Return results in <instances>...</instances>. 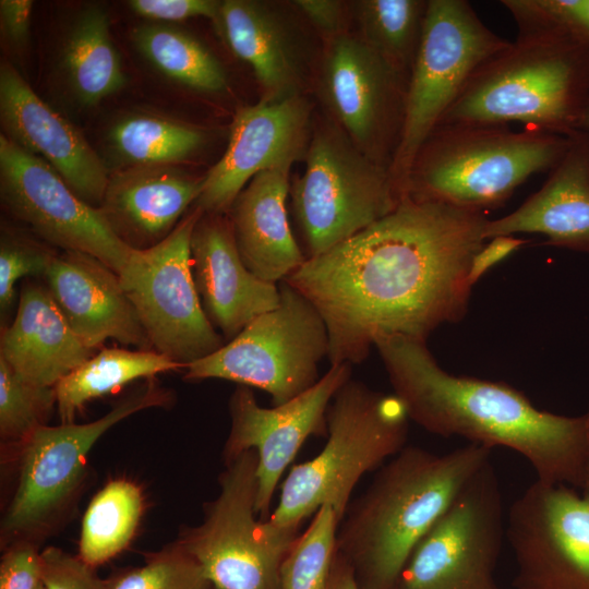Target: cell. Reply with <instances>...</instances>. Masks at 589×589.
Wrapping results in <instances>:
<instances>
[{"instance_id": "obj_43", "label": "cell", "mask_w": 589, "mask_h": 589, "mask_svg": "<svg viewBox=\"0 0 589 589\" xmlns=\"http://www.w3.org/2000/svg\"><path fill=\"white\" fill-rule=\"evenodd\" d=\"M579 130L589 131V100L585 108V111L580 121Z\"/></svg>"}, {"instance_id": "obj_7", "label": "cell", "mask_w": 589, "mask_h": 589, "mask_svg": "<svg viewBox=\"0 0 589 589\" xmlns=\"http://www.w3.org/2000/svg\"><path fill=\"white\" fill-rule=\"evenodd\" d=\"M172 401V392L151 377L100 418L81 424L40 426L12 448L16 453L17 478L1 519V546L15 541L39 545L73 506L95 443L130 416L149 408L168 407Z\"/></svg>"}, {"instance_id": "obj_17", "label": "cell", "mask_w": 589, "mask_h": 589, "mask_svg": "<svg viewBox=\"0 0 589 589\" xmlns=\"http://www.w3.org/2000/svg\"><path fill=\"white\" fill-rule=\"evenodd\" d=\"M408 79L361 37L338 34L323 63L322 93L340 128L389 170L404 118Z\"/></svg>"}, {"instance_id": "obj_37", "label": "cell", "mask_w": 589, "mask_h": 589, "mask_svg": "<svg viewBox=\"0 0 589 589\" xmlns=\"http://www.w3.org/2000/svg\"><path fill=\"white\" fill-rule=\"evenodd\" d=\"M40 565L44 589H107L96 568L60 548L40 550Z\"/></svg>"}, {"instance_id": "obj_9", "label": "cell", "mask_w": 589, "mask_h": 589, "mask_svg": "<svg viewBox=\"0 0 589 589\" xmlns=\"http://www.w3.org/2000/svg\"><path fill=\"white\" fill-rule=\"evenodd\" d=\"M510 41L496 35L465 0H428L411 68L399 142L389 173L401 194L422 145L473 72Z\"/></svg>"}, {"instance_id": "obj_8", "label": "cell", "mask_w": 589, "mask_h": 589, "mask_svg": "<svg viewBox=\"0 0 589 589\" xmlns=\"http://www.w3.org/2000/svg\"><path fill=\"white\" fill-rule=\"evenodd\" d=\"M296 218L315 257L393 212L404 196L387 167L362 152L336 125L318 128L305 170L290 185Z\"/></svg>"}, {"instance_id": "obj_28", "label": "cell", "mask_w": 589, "mask_h": 589, "mask_svg": "<svg viewBox=\"0 0 589 589\" xmlns=\"http://www.w3.org/2000/svg\"><path fill=\"white\" fill-rule=\"evenodd\" d=\"M62 61L68 81L84 105H96L125 84L107 14L99 7L77 16L67 37Z\"/></svg>"}, {"instance_id": "obj_35", "label": "cell", "mask_w": 589, "mask_h": 589, "mask_svg": "<svg viewBox=\"0 0 589 589\" xmlns=\"http://www.w3.org/2000/svg\"><path fill=\"white\" fill-rule=\"evenodd\" d=\"M107 589H214L200 564L175 540L144 554L135 567L106 578Z\"/></svg>"}, {"instance_id": "obj_12", "label": "cell", "mask_w": 589, "mask_h": 589, "mask_svg": "<svg viewBox=\"0 0 589 589\" xmlns=\"http://www.w3.org/2000/svg\"><path fill=\"white\" fill-rule=\"evenodd\" d=\"M202 213L195 206L159 243L135 250L119 275L152 349L183 369L226 344L206 316L193 279L191 238Z\"/></svg>"}, {"instance_id": "obj_21", "label": "cell", "mask_w": 589, "mask_h": 589, "mask_svg": "<svg viewBox=\"0 0 589 589\" xmlns=\"http://www.w3.org/2000/svg\"><path fill=\"white\" fill-rule=\"evenodd\" d=\"M47 288L77 338L91 349L107 339L152 349L120 277L82 252L56 254L44 276Z\"/></svg>"}, {"instance_id": "obj_40", "label": "cell", "mask_w": 589, "mask_h": 589, "mask_svg": "<svg viewBox=\"0 0 589 589\" xmlns=\"http://www.w3.org/2000/svg\"><path fill=\"white\" fill-rule=\"evenodd\" d=\"M33 1L1 0L0 20L5 37L17 47L27 43L29 35Z\"/></svg>"}, {"instance_id": "obj_20", "label": "cell", "mask_w": 589, "mask_h": 589, "mask_svg": "<svg viewBox=\"0 0 589 589\" xmlns=\"http://www.w3.org/2000/svg\"><path fill=\"white\" fill-rule=\"evenodd\" d=\"M192 273L204 312L227 341L278 306L277 284L244 265L227 214L202 213L191 238Z\"/></svg>"}, {"instance_id": "obj_1", "label": "cell", "mask_w": 589, "mask_h": 589, "mask_svg": "<svg viewBox=\"0 0 589 589\" xmlns=\"http://www.w3.org/2000/svg\"><path fill=\"white\" fill-rule=\"evenodd\" d=\"M484 213L405 194L350 239L308 259L284 281L323 317L330 365L363 362L382 337L425 340L460 320L486 272Z\"/></svg>"}, {"instance_id": "obj_32", "label": "cell", "mask_w": 589, "mask_h": 589, "mask_svg": "<svg viewBox=\"0 0 589 589\" xmlns=\"http://www.w3.org/2000/svg\"><path fill=\"white\" fill-rule=\"evenodd\" d=\"M356 7L361 38L408 79L420 46L428 1L361 0Z\"/></svg>"}, {"instance_id": "obj_19", "label": "cell", "mask_w": 589, "mask_h": 589, "mask_svg": "<svg viewBox=\"0 0 589 589\" xmlns=\"http://www.w3.org/2000/svg\"><path fill=\"white\" fill-rule=\"evenodd\" d=\"M0 118L7 137L44 159L77 196L99 207L109 180L104 161L7 61L0 67Z\"/></svg>"}, {"instance_id": "obj_3", "label": "cell", "mask_w": 589, "mask_h": 589, "mask_svg": "<svg viewBox=\"0 0 589 589\" xmlns=\"http://www.w3.org/2000/svg\"><path fill=\"white\" fill-rule=\"evenodd\" d=\"M491 454L473 443L445 454L406 445L378 469L336 533L360 589H393L414 546Z\"/></svg>"}, {"instance_id": "obj_34", "label": "cell", "mask_w": 589, "mask_h": 589, "mask_svg": "<svg viewBox=\"0 0 589 589\" xmlns=\"http://www.w3.org/2000/svg\"><path fill=\"white\" fill-rule=\"evenodd\" d=\"M56 407L55 387L31 383L0 358V437L14 448L47 425Z\"/></svg>"}, {"instance_id": "obj_27", "label": "cell", "mask_w": 589, "mask_h": 589, "mask_svg": "<svg viewBox=\"0 0 589 589\" xmlns=\"http://www.w3.org/2000/svg\"><path fill=\"white\" fill-rule=\"evenodd\" d=\"M182 369L181 364L153 349L104 348L56 384L60 422L73 423L86 404L131 382Z\"/></svg>"}, {"instance_id": "obj_16", "label": "cell", "mask_w": 589, "mask_h": 589, "mask_svg": "<svg viewBox=\"0 0 589 589\" xmlns=\"http://www.w3.org/2000/svg\"><path fill=\"white\" fill-rule=\"evenodd\" d=\"M352 365H330L308 390L273 408L256 401L251 387L238 385L229 398L230 430L223 449L224 464L248 450L257 454L255 512L271 516L279 480L310 436H327L326 414L337 390L351 378Z\"/></svg>"}, {"instance_id": "obj_23", "label": "cell", "mask_w": 589, "mask_h": 589, "mask_svg": "<svg viewBox=\"0 0 589 589\" xmlns=\"http://www.w3.org/2000/svg\"><path fill=\"white\" fill-rule=\"evenodd\" d=\"M202 185L203 178L169 165L127 167L109 176L99 208L123 242L145 250L176 228Z\"/></svg>"}, {"instance_id": "obj_15", "label": "cell", "mask_w": 589, "mask_h": 589, "mask_svg": "<svg viewBox=\"0 0 589 589\" xmlns=\"http://www.w3.org/2000/svg\"><path fill=\"white\" fill-rule=\"evenodd\" d=\"M515 589H589V492L534 480L510 505Z\"/></svg>"}, {"instance_id": "obj_31", "label": "cell", "mask_w": 589, "mask_h": 589, "mask_svg": "<svg viewBox=\"0 0 589 589\" xmlns=\"http://www.w3.org/2000/svg\"><path fill=\"white\" fill-rule=\"evenodd\" d=\"M135 48L163 74L190 88L216 93L227 87L218 59L189 33L165 24L132 29Z\"/></svg>"}, {"instance_id": "obj_14", "label": "cell", "mask_w": 589, "mask_h": 589, "mask_svg": "<svg viewBox=\"0 0 589 589\" xmlns=\"http://www.w3.org/2000/svg\"><path fill=\"white\" fill-rule=\"evenodd\" d=\"M0 192L8 211L48 243L89 254L118 275L135 251L115 233L99 207L83 201L44 159L4 134Z\"/></svg>"}, {"instance_id": "obj_24", "label": "cell", "mask_w": 589, "mask_h": 589, "mask_svg": "<svg viewBox=\"0 0 589 589\" xmlns=\"http://www.w3.org/2000/svg\"><path fill=\"white\" fill-rule=\"evenodd\" d=\"M291 166L285 164L257 173L227 213L244 265L260 279L273 284L286 279L308 260L288 221L286 199Z\"/></svg>"}, {"instance_id": "obj_22", "label": "cell", "mask_w": 589, "mask_h": 589, "mask_svg": "<svg viewBox=\"0 0 589 589\" xmlns=\"http://www.w3.org/2000/svg\"><path fill=\"white\" fill-rule=\"evenodd\" d=\"M540 233L548 244L589 252V131L568 135L567 148L543 185L510 214L488 220L485 240Z\"/></svg>"}, {"instance_id": "obj_36", "label": "cell", "mask_w": 589, "mask_h": 589, "mask_svg": "<svg viewBox=\"0 0 589 589\" xmlns=\"http://www.w3.org/2000/svg\"><path fill=\"white\" fill-rule=\"evenodd\" d=\"M55 252L23 237L2 231L0 242V311L5 315L15 298L16 283L26 276H45Z\"/></svg>"}, {"instance_id": "obj_11", "label": "cell", "mask_w": 589, "mask_h": 589, "mask_svg": "<svg viewBox=\"0 0 589 589\" xmlns=\"http://www.w3.org/2000/svg\"><path fill=\"white\" fill-rule=\"evenodd\" d=\"M277 308L253 318L214 353L184 368L183 378H219L260 388L283 405L311 388L328 353V334L316 308L280 281Z\"/></svg>"}, {"instance_id": "obj_25", "label": "cell", "mask_w": 589, "mask_h": 589, "mask_svg": "<svg viewBox=\"0 0 589 589\" xmlns=\"http://www.w3.org/2000/svg\"><path fill=\"white\" fill-rule=\"evenodd\" d=\"M93 351L74 334L48 288L25 283L15 316L1 333L0 358L26 381L55 387Z\"/></svg>"}, {"instance_id": "obj_39", "label": "cell", "mask_w": 589, "mask_h": 589, "mask_svg": "<svg viewBox=\"0 0 589 589\" xmlns=\"http://www.w3.org/2000/svg\"><path fill=\"white\" fill-rule=\"evenodd\" d=\"M221 1L216 0H131V10L155 21H183L190 17H208L219 21Z\"/></svg>"}, {"instance_id": "obj_13", "label": "cell", "mask_w": 589, "mask_h": 589, "mask_svg": "<svg viewBox=\"0 0 589 589\" xmlns=\"http://www.w3.org/2000/svg\"><path fill=\"white\" fill-rule=\"evenodd\" d=\"M504 536L500 480L489 460L414 546L393 589H498Z\"/></svg>"}, {"instance_id": "obj_42", "label": "cell", "mask_w": 589, "mask_h": 589, "mask_svg": "<svg viewBox=\"0 0 589 589\" xmlns=\"http://www.w3.org/2000/svg\"><path fill=\"white\" fill-rule=\"evenodd\" d=\"M327 589H360L354 579L352 568L337 551Z\"/></svg>"}, {"instance_id": "obj_6", "label": "cell", "mask_w": 589, "mask_h": 589, "mask_svg": "<svg viewBox=\"0 0 589 589\" xmlns=\"http://www.w3.org/2000/svg\"><path fill=\"white\" fill-rule=\"evenodd\" d=\"M568 136L508 125H437L419 151L405 194L481 212L504 203L530 176L551 170Z\"/></svg>"}, {"instance_id": "obj_26", "label": "cell", "mask_w": 589, "mask_h": 589, "mask_svg": "<svg viewBox=\"0 0 589 589\" xmlns=\"http://www.w3.org/2000/svg\"><path fill=\"white\" fill-rule=\"evenodd\" d=\"M217 25L232 51L253 69L263 101L298 95L299 76L289 39L266 5L249 0L223 1Z\"/></svg>"}, {"instance_id": "obj_29", "label": "cell", "mask_w": 589, "mask_h": 589, "mask_svg": "<svg viewBox=\"0 0 589 589\" xmlns=\"http://www.w3.org/2000/svg\"><path fill=\"white\" fill-rule=\"evenodd\" d=\"M142 488L132 480L108 481L91 500L82 518L77 555L97 568L132 542L144 514Z\"/></svg>"}, {"instance_id": "obj_5", "label": "cell", "mask_w": 589, "mask_h": 589, "mask_svg": "<svg viewBox=\"0 0 589 589\" xmlns=\"http://www.w3.org/2000/svg\"><path fill=\"white\" fill-rule=\"evenodd\" d=\"M409 420L395 394L348 380L328 407L324 447L291 468L267 521L278 528L299 529L301 521L323 505L333 506L341 520L361 478L406 446Z\"/></svg>"}, {"instance_id": "obj_41", "label": "cell", "mask_w": 589, "mask_h": 589, "mask_svg": "<svg viewBox=\"0 0 589 589\" xmlns=\"http://www.w3.org/2000/svg\"><path fill=\"white\" fill-rule=\"evenodd\" d=\"M320 31L337 34L342 25L344 3L336 0H296L292 2Z\"/></svg>"}, {"instance_id": "obj_18", "label": "cell", "mask_w": 589, "mask_h": 589, "mask_svg": "<svg viewBox=\"0 0 589 589\" xmlns=\"http://www.w3.org/2000/svg\"><path fill=\"white\" fill-rule=\"evenodd\" d=\"M310 112L299 94L238 109L226 152L203 177L196 207L227 214L257 173L298 160L306 152Z\"/></svg>"}, {"instance_id": "obj_44", "label": "cell", "mask_w": 589, "mask_h": 589, "mask_svg": "<svg viewBox=\"0 0 589 589\" xmlns=\"http://www.w3.org/2000/svg\"><path fill=\"white\" fill-rule=\"evenodd\" d=\"M39 589H44V588H43V586H40V588H39Z\"/></svg>"}, {"instance_id": "obj_38", "label": "cell", "mask_w": 589, "mask_h": 589, "mask_svg": "<svg viewBox=\"0 0 589 589\" xmlns=\"http://www.w3.org/2000/svg\"><path fill=\"white\" fill-rule=\"evenodd\" d=\"M29 541H15L2 548L0 589H39L40 550Z\"/></svg>"}, {"instance_id": "obj_10", "label": "cell", "mask_w": 589, "mask_h": 589, "mask_svg": "<svg viewBox=\"0 0 589 589\" xmlns=\"http://www.w3.org/2000/svg\"><path fill=\"white\" fill-rule=\"evenodd\" d=\"M256 471L253 449L226 462L218 495L204 505L203 520L176 539L214 589H279L281 564L299 536V529L257 517Z\"/></svg>"}, {"instance_id": "obj_4", "label": "cell", "mask_w": 589, "mask_h": 589, "mask_svg": "<svg viewBox=\"0 0 589 589\" xmlns=\"http://www.w3.org/2000/svg\"><path fill=\"white\" fill-rule=\"evenodd\" d=\"M589 100V45L563 29L518 32L471 75L441 124L508 125L568 136Z\"/></svg>"}, {"instance_id": "obj_30", "label": "cell", "mask_w": 589, "mask_h": 589, "mask_svg": "<svg viewBox=\"0 0 589 589\" xmlns=\"http://www.w3.org/2000/svg\"><path fill=\"white\" fill-rule=\"evenodd\" d=\"M108 145L127 167L173 166L195 155L206 133L191 124L149 113L128 115L110 128Z\"/></svg>"}, {"instance_id": "obj_33", "label": "cell", "mask_w": 589, "mask_h": 589, "mask_svg": "<svg viewBox=\"0 0 589 589\" xmlns=\"http://www.w3.org/2000/svg\"><path fill=\"white\" fill-rule=\"evenodd\" d=\"M340 518L323 505L292 543L280 567L279 589H327Z\"/></svg>"}, {"instance_id": "obj_2", "label": "cell", "mask_w": 589, "mask_h": 589, "mask_svg": "<svg viewBox=\"0 0 589 589\" xmlns=\"http://www.w3.org/2000/svg\"><path fill=\"white\" fill-rule=\"evenodd\" d=\"M394 394L425 431L521 455L537 480L589 492V407L575 417L541 410L504 382L443 370L425 340L387 336L374 344Z\"/></svg>"}]
</instances>
